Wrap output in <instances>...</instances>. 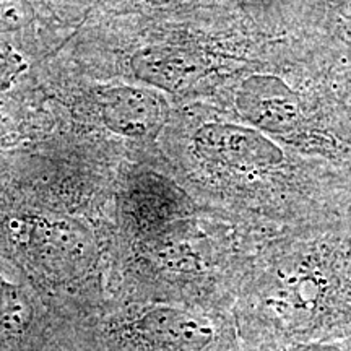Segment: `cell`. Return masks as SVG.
Masks as SVG:
<instances>
[{"label":"cell","mask_w":351,"mask_h":351,"mask_svg":"<svg viewBox=\"0 0 351 351\" xmlns=\"http://www.w3.org/2000/svg\"><path fill=\"white\" fill-rule=\"evenodd\" d=\"M287 351H341L340 348L332 345H317V343H309V345H298L293 346Z\"/></svg>","instance_id":"obj_7"},{"label":"cell","mask_w":351,"mask_h":351,"mask_svg":"<svg viewBox=\"0 0 351 351\" xmlns=\"http://www.w3.org/2000/svg\"><path fill=\"white\" fill-rule=\"evenodd\" d=\"M215 341L212 320L176 307L153 306L104 320L95 346L103 351H208Z\"/></svg>","instance_id":"obj_1"},{"label":"cell","mask_w":351,"mask_h":351,"mask_svg":"<svg viewBox=\"0 0 351 351\" xmlns=\"http://www.w3.org/2000/svg\"><path fill=\"white\" fill-rule=\"evenodd\" d=\"M46 313L21 287L0 276V351H44Z\"/></svg>","instance_id":"obj_3"},{"label":"cell","mask_w":351,"mask_h":351,"mask_svg":"<svg viewBox=\"0 0 351 351\" xmlns=\"http://www.w3.org/2000/svg\"><path fill=\"white\" fill-rule=\"evenodd\" d=\"M101 108L108 127L129 137H148L165 119L163 108L155 96L135 88L106 91Z\"/></svg>","instance_id":"obj_4"},{"label":"cell","mask_w":351,"mask_h":351,"mask_svg":"<svg viewBox=\"0 0 351 351\" xmlns=\"http://www.w3.org/2000/svg\"><path fill=\"white\" fill-rule=\"evenodd\" d=\"M25 69L23 57L10 44L0 39V91L8 90Z\"/></svg>","instance_id":"obj_6"},{"label":"cell","mask_w":351,"mask_h":351,"mask_svg":"<svg viewBox=\"0 0 351 351\" xmlns=\"http://www.w3.org/2000/svg\"><path fill=\"white\" fill-rule=\"evenodd\" d=\"M195 142L204 156L239 168L270 163L271 155L276 152L258 135L234 127H205L199 132Z\"/></svg>","instance_id":"obj_5"},{"label":"cell","mask_w":351,"mask_h":351,"mask_svg":"<svg viewBox=\"0 0 351 351\" xmlns=\"http://www.w3.org/2000/svg\"><path fill=\"white\" fill-rule=\"evenodd\" d=\"M124 213L142 234L163 231L184 213L179 189L155 173L134 176L125 191Z\"/></svg>","instance_id":"obj_2"}]
</instances>
